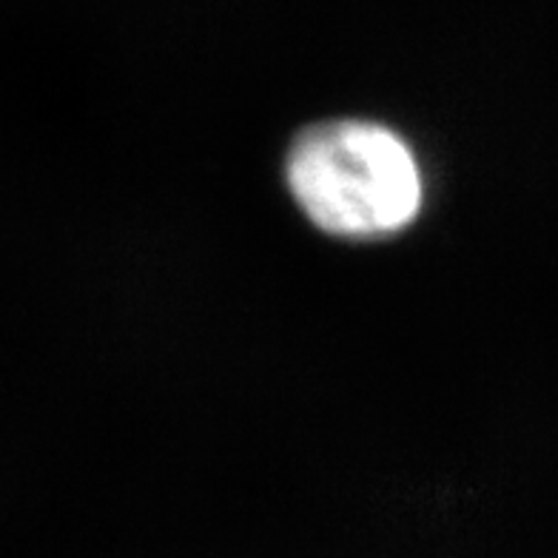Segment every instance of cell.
Here are the masks:
<instances>
[{
  "label": "cell",
  "instance_id": "1",
  "mask_svg": "<svg viewBox=\"0 0 558 558\" xmlns=\"http://www.w3.org/2000/svg\"><path fill=\"white\" fill-rule=\"evenodd\" d=\"M288 183L316 226L353 240L402 231L422 206L411 148L362 120L319 123L300 134L288 155Z\"/></svg>",
  "mask_w": 558,
  "mask_h": 558
}]
</instances>
